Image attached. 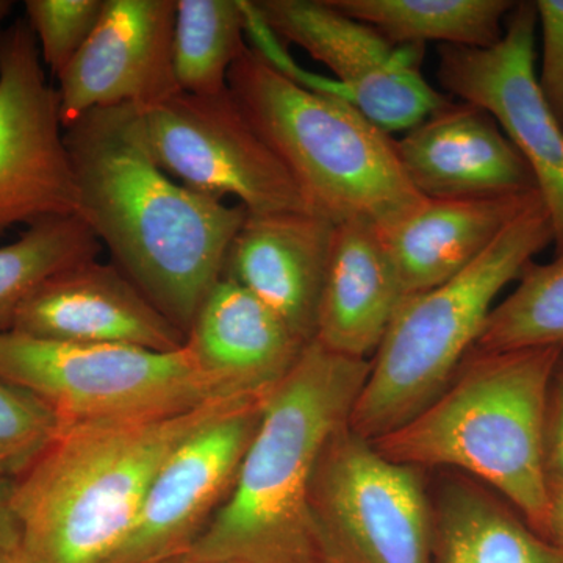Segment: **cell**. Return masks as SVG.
Returning a JSON list of instances; mask_svg holds the SVG:
<instances>
[{
    "mask_svg": "<svg viewBox=\"0 0 563 563\" xmlns=\"http://www.w3.org/2000/svg\"><path fill=\"white\" fill-rule=\"evenodd\" d=\"M77 211L113 265L181 331L221 279L247 211L192 190L152 158L133 106L99 109L65 129Z\"/></svg>",
    "mask_w": 563,
    "mask_h": 563,
    "instance_id": "cell-1",
    "label": "cell"
},
{
    "mask_svg": "<svg viewBox=\"0 0 563 563\" xmlns=\"http://www.w3.org/2000/svg\"><path fill=\"white\" fill-rule=\"evenodd\" d=\"M268 398V396H266ZM255 396L154 417L62 422L11 479L27 563H109L168 455L203 422Z\"/></svg>",
    "mask_w": 563,
    "mask_h": 563,
    "instance_id": "cell-2",
    "label": "cell"
},
{
    "mask_svg": "<svg viewBox=\"0 0 563 563\" xmlns=\"http://www.w3.org/2000/svg\"><path fill=\"white\" fill-rule=\"evenodd\" d=\"M369 361L313 342L263 406L221 509L181 562L320 563L309 495L322 448L350 421Z\"/></svg>",
    "mask_w": 563,
    "mask_h": 563,
    "instance_id": "cell-3",
    "label": "cell"
},
{
    "mask_svg": "<svg viewBox=\"0 0 563 563\" xmlns=\"http://www.w3.org/2000/svg\"><path fill=\"white\" fill-rule=\"evenodd\" d=\"M562 358L559 347H473L431 404L372 443L393 462L484 484L544 539L550 514L544 432Z\"/></svg>",
    "mask_w": 563,
    "mask_h": 563,
    "instance_id": "cell-4",
    "label": "cell"
},
{
    "mask_svg": "<svg viewBox=\"0 0 563 563\" xmlns=\"http://www.w3.org/2000/svg\"><path fill=\"white\" fill-rule=\"evenodd\" d=\"M229 90L313 213L387 233L428 201L407 179L390 133L352 103L285 79L247 43L229 70Z\"/></svg>",
    "mask_w": 563,
    "mask_h": 563,
    "instance_id": "cell-5",
    "label": "cell"
},
{
    "mask_svg": "<svg viewBox=\"0 0 563 563\" xmlns=\"http://www.w3.org/2000/svg\"><path fill=\"white\" fill-rule=\"evenodd\" d=\"M554 243L542 201L532 203L468 268L407 296L393 318L352 409L351 431L373 440L420 413L476 346L499 292Z\"/></svg>",
    "mask_w": 563,
    "mask_h": 563,
    "instance_id": "cell-6",
    "label": "cell"
},
{
    "mask_svg": "<svg viewBox=\"0 0 563 563\" xmlns=\"http://www.w3.org/2000/svg\"><path fill=\"white\" fill-rule=\"evenodd\" d=\"M0 379L31 393L62 422L179 413L246 396L207 372L188 344L157 352L14 331L0 332Z\"/></svg>",
    "mask_w": 563,
    "mask_h": 563,
    "instance_id": "cell-7",
    "label": "cell"
},
{
    "mask_svg": "<svg viewBox=\"0 0 563 563\" xmlns=\"http://www.w3.org/2000/svg\"><path fill=\"white\" fill-rule=\"evenodd\" d=\"M422 470L384 457L350 426L322 448L309 514L320 563H432Z\"/></svg>",
    "mask_w": 563,
    "mask_h": 563,
    "instance_id": "cell-8",
    "label": "cell"
},
{
    "mask_svg": "<svg viewBox=\"0 0 563 563\" xmlns=\"http://www.w3.org/2000/svg\"><path fill=\"white\" fill-rule=\"evenodd\" d=\"M133 109L152 158L192 190L221 201L232 196L247 213L310 211L301 188L231 90L214 96L177 91Z\"/></svg>",
    "mask_w": 563,
    "mask_h": 563,
    "instance_id": "cell-9",
    "label": "cell"
},
{
    "mask_svg": "<svg viewBox=\"0 0 563 563\" xmlns=\"http://www.w3.org/2000/svg\"><path fill=\"white\" fill-rule=\"evenodd\" d=\"M27 20L0 32V233L76 214L58 91Z\"/></svg>",
    "mask_w": 563,
    "mask_h": 563,
    "instance_id": "cell-10",
    "label": "cell"
},
{
    "mask_svg": "<svg viewBox=\"0 0 563 563\" xmlns=\"http://www.w3.org/2000/svg\"><path fill=\"white\" fill-rule=\"evenodd\" d=\"M536 0L517 2L503 38L487 49L439 46L444 91L490 113L536 177L550 213L555 254L563 252V129L537 85Z\"/></svg>",
    "mask_w": 563,
    "mask_h": 563,
    "instance_id": "cell-11",
    "label": "cell"
},
{
    "mask_svg": "<svg viewBox=\"0 0 563 563\" xmlns=\"http://www.w3.org/2000/svg\"><path fill=\"white\" fill-rule=\"evenodd\" d=\"M280 40L332 70L352 106L387 133L407 132L451 101L421 76L424 46H399L329 0H258Z\"/></svg>",
    "mask_w": 563,
    "mask_h": 563,
    "instance_id": "cell-12",
    "label": "cell"
},
{
    "mask_svg": "<svg viewBox=\"0 0 563 563\" xmlns=\"http://www.w3.org/2000/svg\"><path fill=\"white\" fill-rule=\"evenodd\" d=\"M266 399L229 407L168 455L109 563H173L188 554L231 495Z\"/></svg>",
    "mask_w": 563,
    "mask_h": 563,
    "instance_id": "cell-13",
    "label": "cell"
},
{
    "mask_svg": "<svg viewBox=\"0 0 563 563\" xmlns=\"http://www.w3.org/2000/svg\"><path fill=\"white\" fill-rule=\"evenodd\" d=\"M176 0H106L101 20L57 77L65 129L90 111L147 106L180 91L174 77Z\"/></svg>",
    "mask_w": 563,
    "mask_h": 563,
    "instance_id": "cell-14",
    "label": "cell"
},
{
    "mask_svg": "<svg viewBox=\"0 0 563 563\" xmlns=\"http://www.w3.org/2000/svg\"><path fill=\"white\" fill-rule=\"evenodd\" d=\"M11 331L84 344L172 352L187 344L174 324L118 266L92 261L54 274L32 292Z\"/></svg>",
    "mask_w": 563,
    "mask_h": 563,
    "instance_id": "cell-15",
    "label": "cell"
},
{
    "mask_svg": "<svg viewBox=\"0 0 563 563\" xmlns=\"http://www.w3.org/2000/svg\"><path fill=\"white\" fill-rule=\"evenodd\" d=\"M407 179L422 198L481 199L537 190L520 152L487 111L450 101L395 141Z\"/></svg>",
    "mask_w": 563,
    "mask_h": 563,
    "instance_id": "cell-16",
    "label": "cell"
},
{
    "mask_svg": "<svg viewBox=\"0 0 563 563\" xmlns=\"http://www.w3.org/2000/svg\"><path fill=\"white\" fill-rule=\"evenodd\" d=\"M333 231L335 224L313 211L247 213L229 247L222 277L242 285L312 343Z\"/></svg>",
    "mask_w": 563,
    "mask_h": 563,
    "instance_id": "cell-17",
    "label": "cell"
},
{
    "mask_svg": "<svg viewBox=\"0 0 563 563\" xmlns=\"http://www.w3.org/2000/svg\"><path fill=\"white\" fill-rule=\"evenodd\" d=\"M406 299L379 228L335 224L314 342L355 361H372Z\"/></svg>",
    "mask_w": 563,
    "mask_h": 563,
    "instance_id": "cell-18",
    "label": "cell"
},
{
    "mask_svg": "<svg viewBox=\"0 0 563 563\" xmlns=\"http://www.w3.org/2000/svg\"><path fill=\"white\" fill-rule=\"evenodd\" d=\"M187 344L199 363L240 395H272L310 343L242 285L221 277L199 307Z\"/></svg>",
    "mask_w": 563,
    "mask_h": 563,
    "instance_id": "cell-19",
    "label": "cell"
},
{
    "mask_svg": "<svg viewBox=\"0 0 563 563\" xmlns=\"http://www.w3.org/2000/svg\"><path fill=\"white\" fill-rule=\"evenodd\" d=\"M540 192L481 199H428L409 220L383 233L404 295L439 287L472 266Z\"/></svg>",
    "mask_w": 563,
    "mask_h": 563,
    "instance_id": "cell-20",
    "label": "cell"
},
{
    "mask_svg": "<svg viewBox=\"0 0 563 563\" xmlns=\"http://www.w3.org/2000/svg\"><path fill=\"white\" fill-rule=\"evenodd\" d=\"M432 563H563L498 493L465 474L442 472L429 490Z\"/></svg>",
    "mask_w": 563,
    "mask_h": 563,
    "instance_id": "cell-21",
    "label": "cell"
},
{
    "mask_svg": "<svg viewBox=\"0 0 563 563\" xmlns=\"http://www.w3.org/2000/svg\"><path fill=\"white\" fill-rule=\"evenodd\" d=\"M399 46L487 49L503 38L514 0H329Z\"/></svg>",
    "mask_w": 563,
    "mask_h": 563,
    "instance_id": "cell-22",
    "label": "cell"
},
{
    "mask_svg": "<svg viewBox=\"0 0 563 563\" xmlns=\"http://www.w3.org/2000/svg\"><path fill=\"white\" fill-rule=\"evenodd\" d=\"M174 77L180 91L196 96L229 90V70L242 54L243 0H176Z\"/></svg>",
    "mask_w": 563,
    "mask_h": 563,
    "instance_id": "cell-23",
    "label": "cell"
},
{
    "mask_svg": "<svg viewBox=\"0 0 563 563\" xmlns=\"http://www.w3.org/2000/svg\"><path fill=\"white\" fill-rule=\"evenodd\" d=\"M102 244L79 214L46 218L0 246V332L13 329L24 302L54 274L92 261Z\"/></svg>",
    "mask_w": 563,
    "mask_h": 563,
    "instance_id": "cell-24",
    "label": "cell"
},
{
    "mask_svg": "<svg viewBox=\"0 0 563 563\" xmlns=\"http://www.w3.org/2000/svg\"><path fill=\"white\" fill-rule=\"evenodd\" d=\"M563 350V252L553 262L531 263L517 288L496 303L474 350Z\"/></svg>",
    "mask_w": 563,
    "mask_h": 563,
    "instance_id": "cell-25",
    "label": "cell"
},
{
    "mask_svg": "<svg viewBox=\"0 0 563 563\" xmlns=\"http://www.w3.org/2000/svg\"><path fill=\"white\" fill-rule=\"evenodd\" d=\"M62 421L46 404L0 379V477L14 479L41 454Z\"/></svg>",
    "mask_w": 563,
    "mask_h": 563,
    "instance_id": "cell-26",
    "label": "cell"
},
{
    "mask_svg": "<svg viewBox=\"0 0 563 563\" xmlns=\"http://www.w3.org/2000/svg\"><path fill=\"white\" fill-rule=\"evenodd\" d=\"M24 5L41 60L58 77L90 38L106 0H27Z\"/></svg>",
    "mask_w": 563,
    "mask_h": 563,
    "instance_id": "cell-27",
    "label": "cell"
},
{
    "mask_svg": "<svg viewBox=\"0 0 563 563\" xmlns=\"http://www.w3.org/2000/svg\"><path fill=\"white\" fill-rule=\"evenodd\" d=\"M542 32V66L537 85L563 129V0H536Z\"/></svg>",
    "mask_w": 563,
    "mask_h": 563,
    "instance_id": "cell-28",
    "label": "cell"
},
{
    "mask_svg": "<svg viewBox=\"0 0 563 563\" xmlns=\"http://www.w3.org/2000/svg\"><path fill=\"white\" fill-rule=\"evenodd\" d=\"M544 459L551 483H563V358L551 385L548 404Z\"/></svg>",
    "mask_w": 563,
    "mask_h": 563,
    "instance_id": "cell-29",
    "label": "cell"
},
{
    "mask_svg": "<svg viewBox=\"0 0 563 563\" xmlns=\"http://www.w3.org/2000/svg\"><path fill=\"white\" fill-rule=\"evenodd\" d=\"M10 488L11 479L0 477V563H27L20 523L11 509Z\"/></svg>",
    "mask_w": 563,
    "mask_h": 563,
    "instance_id": "cell-30",
    "label": "cell"
},
{
    "mask_svg": "<svg viewBox=\"0 0 563 563\" xmlns=\"http://www.w3.org/2000/svg\"><path fill=\"white\" fill-rule=\"evenodd\" d=\"M544 539L563 550V483L550 484V514Z\"/></svg>",
    "mask_w": 563,
    "mask_h": 563,
    "instance_id": "cell-31",
    "label": "cell"
},
{
    "mask_svg": "<svg viewBox=\"0 0 563 563\" xmlns=\"http://www.w3.org/2000/svg\"><path fill=\"white\" fill-rule=\"evenodd\" d=\"M11 9H13V2H10V0H0V22L9 16Z\"/></svg>",
    "mask_w": 563,
    "mask_h": 563,
    "instance_id": "cell-32",
    "label": "cell"
},
{
    "mask_svg": "<svg viewBox=\"0 0 563 563\" xmlns=\"http://www.w3.org/2000/svg\"><path fill=\"white\" fill-rule=\"evenodd\" d=\"M173 563H240V562H229V561H217V562H181V561H176V562H173Z\"/></svg>",
    "mask_w": 563,
    "mask_h": 563,
    "instance_id": "cell-33",
    "label": "cell"
}]
</instances>
